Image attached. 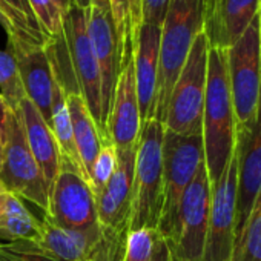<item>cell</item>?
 <instances>
[{"mask_svg":"<svg viewBox=\"0 0 261 261\" xmlns=\"http://www.w3.org/2000/svg\"><path fill=\"white\" fill-rule=\"evenodd\" d=\"M163 134L165 126L157 118L143 124L137 145L127 230L159 227L163 206Z\"/></svg>","mask_w":261,"mask_h":261,"instance_id":"cell-4","label":"cell"},{"mask_svg":"<svg viewBox=\"0 0 261 261\" xmlns=\"http://www.w3.org/2000/svg\"><path fill=\"white\" fill-rule=\"evenodd\" d=\"M40 243L59 261H89L103 240L101 227L91 230H72L57 226L45 214Z\"/></svg>","mask_w":261,"mask_h":261,"instance_id":"cell-20","label":"cell"},{"mask_svg":"<svg viewBox=\"0 0 261 261\" xmlns=\"http://www.w3.org/2000/svg\"><path fill=\"white\" fill-rule=\"evenodd\" d=\"M65 94H66V103H68V111L71 117L74 142H75L82 165L85 168V172L89 178L91 168L94 165L97 154L100 152L103 145L111 143V142L103 140L83 97L80 95V91L65 89ZM89 185H91V180H89Z\"/></svg>","mask_w":261,"mask_h":261,"instance_id":"cell-22","label":"cell"},{"mask_svg":"<svg viewBox=\"0 0 261 261\" xmlns=\"http://www.w3.org/2000/svg\"><path fill=\"white\" fill-rule=\"evenodd\" d=\"M11 108L8 106L7 100L4 98V95L0 94V130L5 134V129H7V123H8V117L11 114Z\"/></svg>","mask_w":261,"mask_h":261,"instance_id":"cell-34","label":"cell"},{"mask_svg":"<svg viewBox=\"0 0 261 261\" xmlns=\"http://www.w3.org/2000/svg\"><path fill=\"white\" fill-rule=\"evenodd\" d=\"M201 134L204 166L211 186H214L235 154L237 123L227 74V53L226 49L211 46L207 53Z\"/></svg>","mask_w":261,"mask_h":261,"instance_id":"cell-1","label":"cell"},{"mask_svg":"<svg viewBox=\"0 0 261 261\" xmlns=\"http://www.w3.org/2000/svg\"><path fill=\"white\" fill-rule=\"evenodd\" d=\"M115 168H117V149L114 148L112 143H106L101 146L100 152L97 154L89 174L91 188L95 197L106 186Z\"/></svg>","mask_w":261,"mask_h":261,"instance_id":"cell-30","label":"cell"},{"mask_svg":"<svg viewBox=\"0 0 261 261\" xmlns=\"http://www.w3.org/2000/svg\"><path fill=\"white\" fill-rule=\"evenodd\" d=\"M143 129L136 77L134 60L121 63L111 111L106 121V134L117 151H127L139 145Z\"/></svg>","mask_w":261,"mask_h":261,"instance_id":"cell-13","label":"cell"},{"mask_svg":"<svg viewBox=\"0 0 261 261\" xmlns=\"http://www.w3.org/2000/svg\"><path fill=\"white\" fill-rule=\"evenodd\" d=\"M74 5H75V7H79V8L86 10V8H89V7H91V0H74Z\"/></svg>","mask_w":261,"mask_h":261,"instance_id":"cell-39","label":"cell"},{"mask_svg":"<svg viewBox=\"0 0 261 261\" xmlns=\"http://www.w3.org/2000/svg\"><path fill=\"white\" fill-rule=\"evenodd\" d=\"M86 28H88L91 45H92V51H94V56L97 59L98 69H100L101 108H103V118H105V126H106L114 92H115L118 72L121 68L118 40H117L114 23H112L111 11L91 5L86 10Z\"/></svg>","mask_w":261,"mask_h":261,"instance_id":"cell-15","label":"cell"},{"mask_svg":"<svg viewBox=\"0 0 261 261\" xmlns=\"http://www.w3.org/2000/svg\"><path fill=\"white\" fill-rule=\"evenodd\" d=\"M261 0H203V34L211 48L229 49L258 16Z\"/></svg>","mask_w":261,"mask_h":261,"instance_id":"cell-16","label":"cell"},{"mask_svg":"<svg viewBox=\"0 0 261 261\" xmlns=\"http://www.w3.org/2000/svg\"><path fill=\"white\" fill-rule=\"evenodd\" d=\"M28 2L48 40L60 36L63 30V16L53 0H28Z\"/></svg>","mask_w":261,"mask_h":261,"instance_id":"cell-31","label":"cell"},{"mask_svg":"<svg viewBox=\"0 0 261 261\" xmlns=\"http://www.w3.org/2000/svg\"><path fill=\"white\" fill-rule=\"evenodd\" d=\"M209 43L203 33L192 43L186 63L172 88L163 126L181 136L201 130Z\"/></svg>","mask_w":261,"mask_h":261,"instance_id":"cell-7","label":"cell"},{"mask_svg":"<svg viewBox=\"0 0 261 261\" xmlns=\"http://www.w3.org/2000/svg\"><path fill=\"white\" fill-rule=\"evenodd\" d=\"M121 261H175V258L159 227H140L126 232Z\"/></svg>","mask_w":261,"mask_h":261,"instance_id":"cell-26","label":"cell"},{"mask_svg":"<svg viewBox=\"0 0 261 261\" xmlns=\"http://www.w3.org/2000/svg\"><path fill=\"white\" fill-rule=\"evenodd\" d=\"M0 13L11 28L8 42H20L34 48H45L49 43L28 0H0Z\"/></svg>","mask_w":261,"mask_h":261,"instance_id":"cell-25","label":"cell"},{"mask_svg":"<svg viewBox=\"0 0 261 261\" xmlns=\"http://www.w3.org/2000/svg\"><path fill=\"white\" fill-rule=\"evenodd\" d=\"M4 194H8V191L5 189L4 183H2V181H0V195H4Z\"/></svg>","mask_w":261,"mask_h":261,"instance_id":"cell-41","label":"cell"},{"mask_svg":"<svg viewBox=\"0 0 261 261\" xmlns=\"http://www.w3.org/2000/svg\"><path fill=\"white\" fill-rule=\"evenodd\" d=\"M126 233L103 232V240L89 261H121Z\"/></svg>","mask_w":261,"mask_h":261,"instance_id":"cell-32","label":"cell"},{"mask_svg":"<svg viewBox=\"0 0 261 261\" xmlns=\"http://www.w3.org/2000/svg\"><path fill=\"white\" fill-rule=\"evenodd\" d=\"M258 30H259V48H261V7L258 11Z\"/></svg>","mask_w":261,"mask_h":261,"instance_id":"cell-40","label":"cell"},{"mask_svg":"<svg viewBox=\"0 0 261 261\" xmlns=\"http://www.w3.org/2000/svg\"><path fill=\"white\" fill-rule=\"evenodd\" d=\"M137 146L117 151V168L106 186L95 197L97 217L103 232L126 233L133 203V185L136 171Z\"/></svg>","mask_w":261,"mask_h":261,"instance_id":"cell-14","label":"cell"},{"mask_svg":"<svg viewBox=\"0 0 261 261\" xmlns=\"http://www.w3.org/2000/svg\"><path fill=\"white\" fill-rule=\"evenodd\" d=\"M86 10L72 7L63 16L62 34L49 40V49L62 72L75 80L80 95L83 97L103 140L109 142L101 108L100 69L88 36Z\"/></svg>","mask_w":261,"mask_h":261,"instance_id":"cell-2","label":"cell"},{"mask_svg":"<svg viewBox=\"0 0 261 261\" xmlns=\"http://www.w3.org/2000/svg\"><path fill=\"white\" fill-rule=\"evenodd\" d=\"M232 261H261V194L244 230L235 243Z\"/></svg>","mask_w":261,"mask_h":261,"instance_id":"cell-27","label":"cell"},{"mask_svg":"<svg viewBox=\"0 0 261 261\" xmlns=\"http://www.w3.org/2000/svg\"><path fill=\"white\" fill-rule=\"evenodd\" d=\"M91 5L98 7L101 10H108L109 11V0H91Z\"/></svg>","mask_w":261,"mask_h":261,"instance_id":"cell-36","label":"cell"},{"mask_svg":"<svg viewBox=\"0 0 261 261\" xmlns=\"http://www.w3.org/2000/svg\"><path fill=\"white\" fill-rule=\"evenodd\" d=\"M237 159H230L221 178L212 186L209 226L203 261H232L237 215Z\"/></svg>","mask_w":261,"mask_h":261,"instance_id":"cell-10","label":"cell"},{"mask_svg":"<svg viewBox=\"0 0 261 261\" xmlns=\"http://www.w3.org/2000/svg\"><path fill=\"white\" fill-rule=\"evenodd\" d=\"M237 215L235 243L244 230L255 203L261 194V98L256 120L237 133Z\"/></svg>","mask_w":261,"mask_h":261,"instance_id":"cell-12","label":"cell"},{"mask_svg":"<svg viewBox=\"0 0 261 261\" xmlns=\"http://www.w3.org/2000/svg\"><path fill=\"white\" fill-rule=\"evenodd\" d=\"M16 112L19 115L28 148L33 152L36 162L39 163L51 188V185L54 183L56 177L62 169L60 152L51 130V126L28 97L22 100Z\"/></svg>","mask_w":261,"mask_h":261,"instance_id":"cell-19","label":"cell"},{"mask_svg":"<svg viewBox=\"0 0 261 261\" xmlns=\"http://www.w3.org/2000/svg\"><path fill=\"white\" fill-rule=\"evenodd\" d=\"M0 27H2L4 30H5V33H7V36H10L11 34V28H10V23H8V20H7V17L0 13Z\"/></svg>","mask_w":261,"mask_h":261,"instance_id":"cell-37","label":"cell"},{"mask_svg":"<svg viewBox=\"0 0 261 261\" xmlns=\"http://www.w3.org/2000/svg\"><path fill=\"white\" fill-rule=\"evenodd\" d=\"M227 74L235 112L237 133L247 129L258 117L261 98V48L258 16L229 48Z\"/></svg>","mask_w":261,"mask_h":261,"instance_id":"cell-6","label":"cell"},{"mask_svg":"<svg viewBox=\"0 0 261 261\" xmlns=\"http://www.w3.org/2000/svg\"><path fill=\"white\" fill-rule=\"evenodd\" d=\"M171 0H142L143 23L162 28Z\"/></svg>","mask_w":261,"mask_h":261,"instance_id":"cell-33","label":"cell"},{"mask_svg":"<svg viewBox=\"0 0 261 261\" xmlns=\"http://www.w3.org/2000/svg\"><path fill=\"white\" fill-rule=\"evenodd\" d=\"M42 221L36 218L13 194H5L0 203V241H40Z\"/></svg>","mask_w":261,"mask_h":261,"instance_id":"cell-23","label":"cell"},{"mask_svg":"<svg viewBox=\"0 0 261 261\" xmlns=\"http://www.w3.org/2000/svg\"><path fill=\"white\" fill-rule=\"evenodd\" d=\"M162 28L143 23L139 31L137 48L134 53V77L140 106L142 123L145 124L155 115L159 57H160Z\"/></svg>","mask_w":261,"mask_h":261,"instance_id":"cell-18","label":"cell"},{"mask_svg":"<svg viewBox=\"0 0 261 261\" xmlns=\"http://www.w3.org/2000/svg\"><path fill=\"white\" fill-rule=\"evenodd\" d=\"M7 49L17 60L27 97L49 123L54 75L48 54V45L45 48H34L20 42H8Z\"/></svg>","mask_w":261,"mask_h":261,"instance_id":"cell-17","label":"cell"},{"mask_svg":"<svg viewBox=\"0 0 261 261\" xmlns=\"http://www.w3.org/2000/svg\"><path fill=\"white\" fill-rule=\"evenodd\" d=\"M163 206L159 229L172 244L178 207L198 168L204 163L201 130L181 136L165 129L163 134Z\"/></svg>","mask_w":261,"mask_h":261,"instance_id":"cell-5","label":"cell"},{"mask_svg":"<svg viewBox=\"0 0 261 261\" xmlns=\"http://www.w3.org/2000/svg\"><path fill=\"white\" fill-rule=\"evenodd\" d=\"M0 94L13 111H16L22 100L27 98L17 60L8 49L0 51Z\"/></svg>","mask_w":261,"mask_h":261,"instance_id":"cell-28","label":"cell"},{"mask_svg":"<svg viewBox=\"0 0 261 261\" xmlns=\"http://www.w3.org/2000/svg\"><path fill=\"white\" fill-rule=\"evenodd\" d=\"M0 181L10 194L33 203L43 214H48L49 185L28 148L16 111H11L5 129V154L0 165Z\"/></svg>","mask_w":261,"mask_h":261,"instance_id":"cell-8","label":"cell"},{"mask_svg":"<svg viewBox=\"0 0 261 261\" xmlns=\"http://www.w3.org/2000/svg\"><path fill=\"white\" fill-rule=\"evenodd\" d=\"M200 33H203V0H171L162 25L154 115L162 124L172 88Z\"/></svg>","mask_w":261,"mask_h":261,"instance_id":"cell-3","label":"cell"},{"mask_svg":"<svg viewBox=\"0 0 261 261\" xmlns=\"http://www.w3.org/2000/svg\"><path fill=\"white\" fill-rule=\"evenodd\" d=\"M45 215L65 229L91 230L100 227L92 188L83 177L63 168L49 188V211Z\"/></svg>","mask_w":261,"mask_h":261,"instance_id":"cell-11","label":"cell"},{"mask_svg":"<svg viewBox=\"0 0 261 261\" xmlns=\"http://www.w3.org/2000/svg\"><path fill=\"white\" fill-rule=\"evenodd\" d=\"M211 200L212 186L203 163L183 194L178 207L175 235L171 244L175 261H203Z\"/></svg>","mask_w":261,"mask_h":261,"instance_id":"cell-9","label":"cell"},{"mask_svg":"<svg viewBox=\"0 0 261 261\" xmlns=\"http://www.w3.org/2000/svg\"><path fill=\"white\" fill-rule=\"evenodd\" d=\"M109 11L123 63L134 57L137 48L139 31L143 25L142 0H109Z\"/></svg>","mask_w":261,"mask_h":261,"instance_id":"cell-24","label":"cell"},{"mask_svg":"<svg viewBox=\"0 0 261 261\" xmlns=\"http://www.w3.org/2000/svg\"><path fill=\"white\" fill-rule=\"evenodd\" d=\"M4 154H5V134L0 130V165L4 162Z\"/></svg>","mask_w":261,"mask_h":261,"instance_id":"cell-38","label":"cell"},{"mask_svg":"<svg viewBox=\"0 0 261 261\" xmlns=\"http://www.w3.org/2000/svg\"><path fill=\"white\" fill-rule=\"evenodd\" d=\"M51 66H53L54 82H53L51 118H49L48 124L51 126V130H53L54 139H56L57 146H59L62 168L83 177L89 183V178H88V175L85 172V168L82 165V160H80V155H79V151H77V146H75V142H74L71 117H69L68 103H66V94H65L63 85H62V82L59 79V74H57V71H56V68L53 65V62H51Z\"/></svg>","mask_w":261,"mask_h":261,"instance_id":"cell-21","label":"cell"},{"mask_svg":"<svg viewBox=\"0 0 261 261\" xmlns=\"http://www.w3.org/2000/svg\"><path fill=\"white\" fill-rule=\"evenodd\" d=\"M5 195V194H4ZM4 195H0V203H2V198H4Z\"/></svg>","mask_w":261,"mask_h":261,"instance_id":"cell-42","label":"cell"},{"mask_svg":"<svg viewBox=\"0 0 261 261\" xmlns=\"http://www.w3.org/2000/svg\"><path fill=\"white\" fill-rule=\"evenodd\" d=\"M53 2L59 8V11L62 13V16H65L72 7H75L74 5V0H53Z\"/></svg>","mask_w":261,"mask_h":261,"instance_id":"cell-35","label":"cell"},{"mask_svg":"<svg viewBox=\"0 0 261 261\" xmlns=\"http://www.w3.org/2000/svg\"><path fill=\"white\" fill-rule=\"evenodd\" d=\"M0 261H59L42 246L40 241L19 240L0 241Z\"/></svg>","mask_w":261,"mask_h":261,"instance_id":"cell-29","label":"cell"}]
</instances>
